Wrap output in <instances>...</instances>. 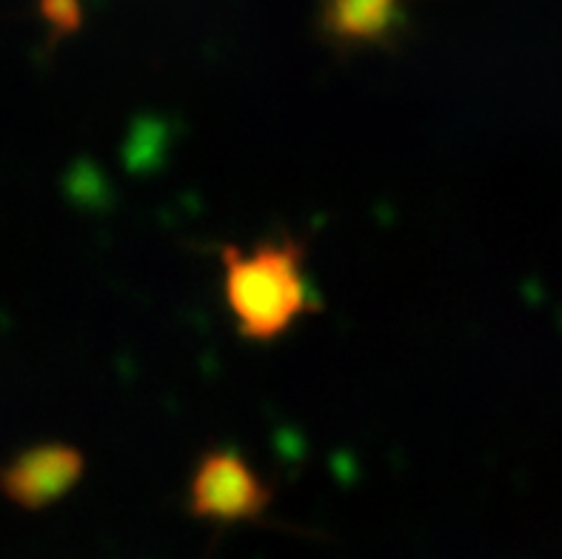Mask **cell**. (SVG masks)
Segmentation results:
<instances>
[{
	"label": "cell",
	"instance_id": "7a4b0ae2",
	"mask_svg": "<svg viewBox=\"0 0 562 559\" xmlns=\"http://www.w3.org/2000/svg\"><path fill=\"white\" fill-rule=\"evenodd\" d=\"M271 505V489L235 451H209L189 485V511L209 523H246Z\"/></svg>",
	"mask_w": 562,
	"mask_h": 559
},
{
	"label": "cell",
	"instance_id": "6da1fadb",
	"mask_svg": "<svg viewBox=\"0 0 562 559\" xmlns=\"http://www.w3.org/2000/svg\"><path fill=\"white\" fill-rule=\"evenodd\" d=\"M221 260L228 312L246 340H278L303 314L321 309L303 269L306 251L292 237L223 246Z\"/></svg>",
	"mask_w": 562,
	"mask_h": 559
},
{
	"label": "cell",
	"instance_id": "5b68a950",
	"mask_svg": "<svg viewBox=\"0 0 562 559\" xmlns=\"http://www.w3.org/2000/svg\"><path fill=\"white\" fill-rule=\"evenodd\" d=\"M41 14L57 35H69L80 26V0H41Z\"/></svg>",
	"mask_w": 562,
	"mask_h": 559
},
{
	"label": "cell",
	"instance_id": "3957f363",
	"mask_svg": "<svg viewBox=\"0 0 562 559\" xmlns=\"http://www.w3.org/2000/svg\"><path fill=\"white\" fill-rule=\"evenodd\" d=\"M83 454L64 443H43L0 468V494L21 508L37 511L64 500L83 477Z\"/></svg>",
	"mask_w": 562,
	"mask_h": 559
},
{
	"label": "cell",
	"instance_id": "277c9868",
	"mask_svg": "<svg viewBox=\"0 0 562 559\" xmlns=\"http://www.w3.org/2000/svg\"><path fill=\"white\" fill-rule=\"evenodd\" d=\"M321 21L342 46H378L406 21V0H323Z\"/></svg>",
	"mask_w": 562,
	"mask_h": 559
}]
</instances>
